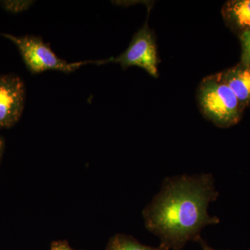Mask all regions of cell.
<instances>
[{
  "label": "cell",
  "mask_w": 250,
  "mask_h": 250,
  "mask_svg": "<svg viewBox=\"0 0 250 250\" xmlns=\"http://www.w3.org/2000/svg\"><path fill=\"white\" fill-rule=\"evenodd\" d=\"M218 197L211 174L167 177L143 210L145 225L161 245L182 250L188 242H197L205 227L219 223L218 218L208 213L209 204Z\"/></svg>",
  "instance_id": "obj_1"
},
{
  "label": "cell",
  "mask_w": 250,
  "mask_h": 250,
  "mask_svg": "<svg viewBox=\"0 0 250 250\" xmlns=\"http://www.w3.org/2000/svg\"><path fill=\"white\" fill-rule=\"evenodd\" d=\"M197 98L200 111L215 126L229 127L241 121L244 108L218 74L202 81Z\"/></svg>",
  "instance_id": "obj_2"
},
{
  "label": "cell",
  "mask_w": 250,
  "mask_h": 250,
  "mask_svg": "<svg viewBox=\"0 0 250 250\" xmlns=\"http://www.w3.org/2000/svg\"><path fill=\"white\" fill-rule=\"evenodd\" d=\"M0 36L14 42L18 47L28 70L32 74L41 73L47 70L71 72L83 64L93 62H67L57 57L51 49L49 44L45 43L41 38L38 36L18 37L8 34H0Z\"/></svg>",
  "instance_id": "obj_3"
},
{
  "label": "cell",
  "mask_w": 250,
  "mask_h": 250,
  "mask_svg": "<svg viewBox=\"0 0 250 250\" xmlns=\"http://www.w3.org/2000/svg\"><path fill=\"white\" fill-rule=\"evenodd\" d=\"M147 19L142 27L133 36L129 47L121 55L116 58H110L106 60L98 61L95 63H108L118 62L124 70L131 66H137L144 69L151 76L158 77L157 49L155 37L152 31L148 27Z\"/></svg>",
  "instance_id": "obj_4"
},
{
  "label": "cell",
  "mask_w": 250,
  "mask_h": 250,
  "mask_svg": "<svg viewBox=\"0 0 250 250\" xmlns=\"http://www.w3.org/2000/svg\"><path fill=\"white\" fill-rule=\"evenodd\" d=\"M25 89L21 78L14 75H0V129L12 127L24 109Z\"/></svg>",
  "instance_id": "obj_5"
},
{
  "label": "cell",
  "mask_w": 250,
  "mask_h": 250,
  "mask_svg": "<svg viewBox=\"0 0 250 250\" xmlns=\"http://www.w3.org/2000/svg\"><path fill=\"white\" fill-rule=\"evenodd\" d=\"M218 75L232 90L243 107L250 106V66L240 63Z\"/></svg>",
  "instance_id": "obj_6"
},
{
  "label": "cell",
  "mask_w": 250,
  "mask_h": 250,
  "mask_svg": "<svg viewBox=\"0 0 250 250\" xmlns=\"http://www.w3.org/2000/svg\"><path fill=\"white\" fill-rule=\"evenodd\" d=\"M222 14L225 22L240 34L250 30V0H232L224 4Z\"/></svg>",
  "instance_id": "obj_7"
},
{
  "label": "cell",
  "mask_w": 250,
  "mask_h": 250,
  "mask_svg": "<svg viewBox=\"0 0 250 250\" xmlns=\"http://www.w3.org/2000/svg\"><path fill=\"white\" fill-rule=\"evenodd\" d=\"M106 250H170L160 244L153 248L141 244L132 237L124 234H117L111 238Z\"/></svg>",
  "instance_id": "obj_8"
},
{
  "label": "cell",
  "mask_w": 250,
  "mask_h": 250,
  "mask_svg": "<svg viewBox=\"0 0 250 250\" xmlns=\"http://www.w3.org/2000/svg\"><path fill=\"white\" fill-rule=\"evenodd\" d=\"M242 47L241 63L250 66V30L240 34Z\"/></svg>",
  "instance_id": "obj_9"
},
{
  "label": "cell",
  "mask_w": 250,
  "mask_h": 250,
  "mask_svg": "<svg viewBox=\"0 0 250 250\" xmlns=\"http://www.w3.org/2000/svg\"><path fill=\"white\" fill-rule=\"evenodd\" d=\"M1 6L6 11L16 13L27 9L28 3L27 1H1Z\"/></svg>",
  "instance_id": "obj_10"
},
{
  "label": "cell",
  "mask_w": 250,
  "mask_h": 250,
  "mask_svg": "<svg viewBox=\"0 0 250 250\" xmlns=\"http://www.w3.org/2000/svg\"><path fill=\"white\" fill-rule=\"evenodd\" d=\"M50 250H75L72 249L67 242L58 241L54 242L51 246Z\"/></svg>",
  "instance_id": "obj_11"
},
{
  "label": "cell",
  "mask_w": 250,
  "mask_h": 250,
  "mask_svg": "<svg viewBox=\"0 0 250 250\" xmlns=\"http://www.w3.org/2000/svg\"><path fill=\"white\" fill-rule=\"evenodd\" d=\"M197 242L201 245L202 250H216L213 249V248H210V246H208V245H207V243H206L204 240H202L201 238H200Z\"/></svg>",
  "instance_id": "obj_12"
},
{
  "label": "cell",
  "mask_w": 250,
  "mask_h": 250,
  "mask_svg": "<svg viewBox=\"0 0 250 250\" xmlns=\"http://www.w3.org/2000/svg\"><path fill=\"white\" fill-rule=\"evenodd\" d=\"M4 149V141L2 138L0 137V161L2 157L3 152Z\"/></svg>",
  "instance_id": "obj_13"
}]
</instances>
